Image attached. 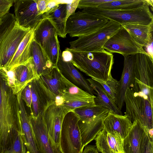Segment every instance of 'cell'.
<instances>
[{
  "label": "cell",
  "instance_id": "obj_1",
  "mask_svg": "<svg viewBox=\"0 0 153 153\" xmlns=\"http://www.w3.org/2000/svg\"><path fill=\"white\" fill-rule=\"evenodd\" d=\"M16 94L9 86L6 71L0 69V147L3 153L22 132Z\"/></svg>",
  "mask_w": 153,
  "mask_h": 153
},
{
  "label": "cell",
  "instance_id": "obj_2",
  "mask_svg": "<svg viewBox=\"0 0 153 153\" xmlns=\"http://www.w3.org/2000/svg\"><path fill=\"white\" fill-rule=\"evenodd\" d=\"M71 54L70 62L91 79L106 81L111 75L114 63L113 54L105 50L83 52L67 50Z\"/></svg>",
  "mask_w": 153,
  "mask_h": 153
},
{
  "label": "cell",
  "instance_id": "obj_3",
  "mask_svg": "<svg viewBox=\"0 0 153 153\" xmlns=\"http://www.w3.org/2000/svg\"><path fill=\"white\" fill-rule=\"evenodd\" d=\"M146 3L140 7L126 10H107L97 8H86L82 10L100 16L117 22L122 26L127 24L148 25L153 23V15Z\"/></svg>",
  "mask_w": 153,
  "mask_h": 153
},
{
  "label": "cell",
  "instance_id": "obj_4",
  "mask_svg": "<svg viewBox=\"0 0 153 153\" xmlns=\"http://www.w3.org/2000/svg\"><path fill=\"white\" fill-rule=\"evenodd\" d=\"M134 94L153 105V60L146 53H138L134 66Z\"/></svg>",
  "mask_w": 153,
  "mask_h": 153
},
{
  "label": "cell",
  "instance_id": "obj_5",
  "mask_svg": "<svg viewBox=\"0 0 153 153\" xmlns=\"http://www.w3.org/2000/svg\"><path fill=\"white\" fill-rule=\"evenodd\" d=\"M122 26L111 20L104 26L89 34L78 37L69 42L70 47L65 50L83 52L100 51L107 41Z\"/></svg>",
  "mask_w": 153,
  "mask_h": 153
},
{
  "label": "cell",
  "instance_id": "obj_6",
  "mask_svg": "<svg viewBox=\"0 0 153 153\" xmlns=\"http://www.w3.org/2000/svg\"><path fill=\"white\" fill-rule=\"evenodd\" d=\"M109 20L82 10L71 15L67 19L66 31L71 37L80 36L92 33L105 25Z\"/></svg>",
  "mask_w": 153,
  "mask_h": 153
},
{
  "label": "cell",
  "instance_id": "obj_7",
  "mask_svg": "<svg viewBox=\"0 0 153 153\" xmlns=\"http://www.w3.org/2000/svg\"><path fill=\"white\" fill-rule=\"evenodd\" d=\"M124 102L126 105L125 115L132 123L137 120L148 131L153 129V105L143 97L135 95L129 88L126 92Z\"/></svg>",
  "mask_w": 153,
  "mask_h": 153
},
{
  "label": "cell",
  "instance_id": "obj_8",
  "mask_svg": "<svg viewBox=\"0 0 153 153\" xmlns=\"http://www.w3.org/2000/svg\"><path fill=\"white\" fill-rule=\"evenodd\" d=\"M79 120L78 115L72 111L68 112L64 118L60 140L62 153H81L83 151Z\"/></svg>",
  "mask_w": 153,
  "mask_h": 153
},
{
  "label": "cell",
  "instance_id": "obj_9",
  "mask_svg": "<svg viewBox=\"0 0 153 153\" xmlns=\"http://www.w3.org/2000/svg\"><path fill=\"white\" fill-rule=\"evenodd\" d=\"M103 49L111 53H119L123 56L138 53L146 54L143 47L134 39L123 26L107 41Z\"/></svg>",
  "mask_w": 153,
  "mask_h": 153
},
{
  "label": "cell",
  "instance_id": "obj_10",
  "mask_svg": "<svg viewBox=\"0 0 153 153\" xmlns=\"http://www.w3.org/2000/svg\"><path fill=\"white\" fill-rule=\"evenodd\" d=\"M14 3L16 21L20 26L35 30L44 19L38 10L37 0H15Z\"/></svg>",
  "mask_w": 153,
  "mask_h": 153
},
{
  "label": "cell",
  "instance_id": "obj_11",
  "mask_svg": "<svg viewBox=\"0 0 153 153\" xmlns=\"http://www.w3.org/2000/svg\"><path fill=\"white\" fill-rule=\"evenodd\" d=\"M29 83L32 95L30 115L36 117L55 102L57 96L45 87L39 78L34 79Z\"/></svg>",
  "mask_w": 153,
  "mask_h": 153
},
{
  "label": "cell",
  "instance_id": "obj_12",
  "mask_svg": "<svg viewBox=\"0 0 153 153\" xmlns=\"http://www.w3.org/2000/svg\"><path fill=\"white\" fill-rule=\"evenodd\" d=\"M69 111L64 106L57 105L54 102L49 106L43 113V120L47 133L53 142L59 147L63 120Z\"/></svg>",
  "mask_w": 153,
  "mask_h": 153
},
{
  "label": "cell",
  "instance_id": "obj_13",
  "mask_svg": "<svg viewBox=\"0 0 153 153\" xmlns=\"http://www.w3.org/2000/svg\"><path fill=\"white\" fill-rule=\"evenodd\" d=\"M30 29L20 26L16 21L14 27L0 46V68L10 61L19 44Z\"/></svg>",
  "mask_w": 153,
  "mask_h": 153
},
{
  "label": "cell",
  "instance_id": "obj_14",
  "mask_svg": "<svg viewBox=\"0 0 153 153\" xmlns=\"http://www.w3.org/2000/svg\"><path fill=\"white\" fill-rule=\"evenodd\" d=\"M5 70L8 85L16 94L33 79L37 78L32 63L31 57L25 63L11 70Z\"/></svg>",
  "mask_w": 153,
  "mask_h": 153
},
{
  "label": "cell",
  "instance_id": "obj_15",
  "mask_svg": "<svg viewBox=\"0 0 153 153\" xmlns=\"http://www.w3.org/2000/svg\"><path fill=\"white\" fill-rule=\"evenodd\" d=\"M43 113L35 117L29 115L30 124L37 144L42 153H62L48 134L44 123Z\"/></svg>",
  "mask_w": 153,
  "mask_h": 153
},
{
  "label": "cell",
  "instance_id": "obj_16",
  "mask_svg": "<svg viewBox=\"0 0 153 153\" xmlns=\"http://www.w3.org/2000/svg\"><path fill=\"white\" fill-rule=\"evenodd\" d=\"M136 54L123 56V71L120 81L115 102L121 110L124 103L125 96L128 88L132 89L134 83V66Z\"/></svg>",
  "mask_w": 153,
  "mask_h": 153
},
{
  "label": "cell",
  "instance_id": "obj_17",
  "mask_svg": "<svg viewBox=\"0 0 153 153\" xmlns=\"http://www.w3.org/2000/svg\"><path fill=\"white\" fill-rule=\"evenodd\" d=\"M57 67L63 76L71 82L92 95L95 94L94 91L87 79L70 61L64 59L60 50L59 54Z\"/></svg>",
  "mask_w": 153,
  "mask_h": 153
},
{
  "label": "cell",
  "instance_id": "obj_18",
  "mask_svg": "<svg viewBox=\"0 0 153 153\" xmlns=\"http://www.w3.org/2000/svg\"><path fill=\"white\" fill-rule=\"evenodd\" d=\"M20 91L17 94L19 108L20 117L22 137L26 153H42L37 144L30 124L29 115L25 108Z\"/></svg>",
  "mask_w": 153,
  "mask_h": 153
},
{
  "label": "cell",
  "instance_id": "obj_19",
  "mask_svg": "<svg viewBox=\"0 0 153 153\" xmlns=\"http://www.w3.org/2000/svg\"><path fill=\"white\" fill-rule=\"evenodd\" d=\"M97 149L101 153H123V140L118 133L103 128L94 139Z\"/></svg>",
  "mask_w": 153,
  "mask_h": 153
},
{
  "label": "cell",
  "instance_id": "obj_20",
  "mask_svg": "<svg viewBox=\"0 0 153 153\" xmlns=\"http://www.w3.org/2000/svg\"><path fill=\"white\" fill-rule=\"evenodd\" d=\"M147 130L137 120L123 140V153H140Z\"/></svg>",
  "mask_w": 153,
  "mask_h": 153
},
{
  "label": "cell",
  "instance_id": "obj_21",
  "mask_svg": "<svg viewBox=\"0 0 153 153\" xmlns=\"http://www.w3.org/2000/svg\"><path fill=\"white\" fill-rule=\"evenodd\" d=\"M34 29H30L19 44L12 58L4 68L9 71L27 62L30 58L31 47L34 39Z\"/></svg>",
  "mask_w": 153,
  "mask_h": 153
},
{
  "label": "cell",
  "instance_id": "obj_22",
  "mask_svg": "<svg viewBox=\"0 0 153 153\" xmlns=\"http://www.w3.org/2000/svg\"><path fill=\"white\" fill-rule=\"evenodd\" d=\"M67 2H61L44 14V19H48L53 26L57 35L65 38L67 19Z\"/></svg>",
  "mask_w": 153,
  "mask_h": 153
},
{
  "label": "cell",
  "instance_id": "obj_23",
  "mask_svg": "<svg viewBox=\"0 0 153 153\" xmlns=\"http://www.w3.org/2000/svg\"><path fill=\"white\" fill-rule=\"evenodd\" d=\"M30 57L37 78L48 73L54 67L43 49L34 39L31 44Z\"/></svg>",
  "mask_w": 153,
  "mask_h": 153
},
{
  "label": "cell",
  "instance_id": "obj_24",
  "mask_svg": "<svg viewBox=\"0 0 153 153\" xmlns=\"http://www.w3.org/2000/svg\"><path fill=\"white\" fill-rule=\"evenodd\" d=\"M103 125L106 130L117 133L124 139L130 130L132 123L125 115H120L109 111Z\"/></svg>",
  "mask_w": 153,
  "mask_h": 153
},
{
  "label": "cell",
  "instance_id": "obj_25",
  "mask_svg": "<svg viewBox=\"0 0 153 153\" xmlns=\"http://www.w3.org/2000/svg\"><path fill=\"white\" fill-rule=\"evenodd\" d=\"M86 79L97 95L94 98L96 105L104 107L113 113L123 115L121 110L118 107L115 102L99 82L91 78Z\"/></svg>",
  "mask_w": 153,
  "mask_h": 153
},
{
  "label": "cell",
  "instance_id": "obj_26",
  "mask_svg": "<svg viewBox=\"0 0 153 153\" xmlns=\"http://www.w3.org/2000/svg\"><path fill=\"white\" fill-rule=\"evenodd\" d=\"M122 26L134 39L143 48L153 41V23L148 25L127 24Z\"/></svg>",
  "mask_w": 153,
  "mask_h": 153
},
{
  "label": "cell",
  "instance_id": "obj_27",
  "mask_svg": "<svg viewBox=\"0 0 153 153\" xmlns=\"http://www.w3.org/2000/svg\"><path fill=\"white\" fill-rule=\"evenodd\" d=\"M39 78L45 87L56 96L65 94V86L61 79V73L57 67H54L48 73L41 75Z\"/></svg>",
  "mask_w": 153,
  "mask_h": 153
},
{
  "label": "cell",
  "instance_id": "obj_28",
  "mask_svg": "<svg viewBox=\"0 0 153 153\" xmlns=\"http://www.w3.org/2000/svg\"><path fill=\"white\" fill-rule=\"evenodd\" d=\"M56 33L50 22L44 19L34 30V39L44 50L50 38Z\"/></svg>",
  "mask_w": 153,
  "mask_h": 153
},
{
  "label": "cell",
  "instance_id": "obj_29",
  "mask_svg": "<svg viewBox=\"0 0 153 153\" xmlns=\"http://www.w3.org/2000/svg\"><path fill=\"white\" fill-rule=\"evenodd\" d=\"M146 4L145 0H114L102 4L98 7L107 10H126L137 8L143 6Z\"/></svg>",
  "mask_w": 153,
  "mask_h": 153
},
{
  "label": "cell",
  "instance_id": "obj_30",
  "mask_svg": "<svg viewBox=\"0 0 153 153\" xmlns=\"http://www.w3.org/2000/svg\"><path fill=\"white\" fill-rule=\"evenodd\" d=\"M61 79L65 89V94L62 96L63 99H86L95 97L94 95L89 94L71 82L61 73Z\"/></svg>",
  "mask_w": 153,
  "mask_h": 153
},
{
  "label": "cell",
  "instance_id": "obj_31",
  "mask_svg": "<svg viewBox=\"0 0 153 153\" xmlns=\"http://www.w3.org/2000/svg\"><path fill=\"white\" fill-rule=\"evenodd\" d=\"M108 110L104 107L95 105L92 106L75 109L72 111L78 116L79 120L78 125H80L88 122Z\"/></svg>",
  "mask_w": 153,
  "mask_h": 153
},
{
  "label": "cell",
  "instance_id": "obj_32",
  "mask_svg": "<svg viewBox=\"0 0 153 153\" xmlns=\"http://www.w3.org/2000/svg\"><path fill=\"white\" fill-rule=\"evenodd\" d=\"M60 50L57 35L56 33L51 37L44 50L54 67H57Z\"/></svg>",
  "mask_w": 153,
  "mask_h": 153
},
{
  "label": "cell",
  "instance_id": "obj_33",
  "mask_svg": "<svg viewBox=\"0 0 153 153\" xmlns=\"http://www.w3.org/2000/svg\"><path fill=\"white\" fill-rule=\"evenodd\" d=\"M94 97L86 99H64L63 98V102L62 105L65 107L70 111L76 108L92 106L96 105L94 100Z\"/></svg>",
  "mask_w": 153,
  "mask_h": 153
},
{
  "label": "cell",
  "instance_id": "obj_34",
  "mask_svg": "<svg viewBox=\"0 0 153 153\" xmlns=\"http://www.w3.org/2000/svg\"><path fill=\"white\" fill-rule=\"evenodd\" d=\"M1 19V22L0 24V46L14 27L16 21L13 14L9 13Z\"/></svg>",
  "mask_w": 153,
  "mask_h": 153
},
{
  "label": "cell",
  "instance_id": "obj_35",
  "mask_svg": "<svg viewBox=\"0 0 153 153\" xmlns=\"http://www.w3.org/2000/svg\"><path fill=\"white\" fill-rule=\"evenodd\" d=\"M99 82L110 97L115 102L119 85V81L110 76L105 81L92 79Z\"/></svg>",
  "mask_w": 153,
  "mask_h": 153
},
{
  "label": "cell",
  "instance_id": "obj_36",
  "mask_svg": "<svg viewBox=\"0 0 153 153\" xmlns=\"http://www.w3.org/2000/svg\"><path fill=\"white\" fill-rule=\"evenodd\" d=\"M3 153H26L22 132L19 133L11 148Z\"/></svg>",
  "mask_w": 153,
  "mask_h": 153
},
{
  "label": "cell",
  "instance_id": "obj_37",
  "mask_svg": "<svg viewBox=\"0 0 153 153\" xmlns=\"http://www.w3.org/2000/svg\"><path fill=\"white\" fill-rule=\"evenodd\" d=\"M114 0H79L77 8L84 9L97 8L104 3L111 2Z\"/></svg>",
  "mask_w": 153,
  "mask_h": 153
},
{
  "label": "cell",
  "instance_id": "obj_38",
  "mask_svg": "<svg viewBox=\"0 0 153 153\" xmlns=\"http://www.w3.org/2000/svg\"><path fill=\"white\" fill-rule=\"evenodd\" d=\"M140 153H153V138L147 131Z\"/></svg>",
  "mask_w": 153,
  "mask_h": 153
},
{
  "label": "cell",
  "instance_id": "obj_39",
  "mask_svg": "<svg viewBox=\"0 0 153 153\" xmlns=\"http://www.w3.org/2000/svg\"><path fill=\"white\" fill-rule=\"evenodd\" d=\"M21 95L22 99L27 106L30 108L32 104V95L29 83L21 90Z\"/></svg>",
  "mask_w": 153,
  "mask_h": 153
},
{
  "label": "cell",
  "instance_id": "obj_40",
  "mask_svg": "<svg viewBox=\"0 0 153 153\" xmlns=\"http://www.w3.org/2000/svg\"><path fill=\"white\" fill-rule=\"evenodd\" d=\"M14 3L13 0H0V18L9 13V10Z\"/></svg>",
  "mask_w": 153,
  "mask_h": 153
},
{
  "label": "cell",
  "instance_id": "obj_41",
  "mask_svg": "<svg viewBox=\"0 0 153 153\" xmlns=\"http://www.w3.org/2000/svg\"><path fill=\"white\" fill-rule=\"evenodd\" d=\"M79 1H71L67 3V19L71 15L75 13L76 9L77 8Z\"/></svg>",
  "mask_w": 153,
  "mask_h": 153
},
{
  "label": "cell",
  "instance_id": "obj_42",
  "mask_svg": "<svg viewBox=\"0 0 153 153\" xmlns=\"http://www.w3.org/2000/svg\"><path fill=\"white\" fill-rule=\"evenodd\" d=\"M49 0H37L38 10L41 14H44L48 11V4Z\"/></svg>",
  "mask_w": 153,
  "mask_h": 153
},
{
  "label": "cell",
  "instance_id": "obj_43",
  "mask_svg": "<svg viewBox=\"0 0 153 153\" xmlns=\"http://www.w3.org/2000/svg\"><path fill=\"white\" fill-rule=\"evenodd\" d=\"M81 153H99L96 147L94 146H86Z\"/></svg>",
  "mask_w": 153,
  "mask_h": 153
},
{
  "label": "cell",
  "instance_id": "obj_44",
  "mask_svg": "<svg viewBox=\"0 0 153 153\" xmlns=\"http://www.w3.org/2000/svg\"><path fill=\"white\" fill-rule=\"evenodd\" d=\"M144 48L146 53L153 60V41L144 47Z\"/></svg>",
  "mask_w": 153,
  "mask_h": 153
},
{
  "label": "cell",
  "instance_id": "obj_45",
  "mask_svg": "<svg viewBox=\"0 0 153 153\" xmlns=\"http://www.w3.org/2000/svg\"><path fill=\"white\" fill-rule=\"evenodd\" d=\"M146 3L149 5V6L150 5L152 6V7H153V0H145Z\"/></svg>",
  "mask_w": 153,
  "mask_h": 153
},
{
  "label": "cell",
  "instance_id": "obj_46",
  "mask_svg": "<svg viewBox=\"0 0 153 153\" xmlns=\"http://www.w3.org/2000/svg\"><path fill=\"white\" fill-rule=\"evenodd\" d=\"M0 153H2V151L0 147Z\"/></svg>",
  "mask_w": 153,
  "mask_h": 153
},
{
  "label": "cell",
  "instance_id": "obj_47",
  "mask_svg": "<svg viewBox=\"0 0 153 153\" xmlns=\"http://www.w3.org/2000/svg\"><path fill=\"white\" fill-rule=\"evenodd\" d=\"M1 21V19L0 18V22Z\"/></svg>",
  "mask_w": 153,
  "mask_h": 153
},
{
  "label": "cell",
  "instance_id": "obj_48",
  "mask_svg": "<svg viewBox=\"0 0 153 153\" xmlns=\"http://www.w3.org/2000/svg\"><path fill=\"white\" fill-rule=\"evenodd\" d=\"M1 21L0 22V24H1Z\"/></svg>",
  "mask_w": 153,
  "mask_h": 153
}]
</instances>
